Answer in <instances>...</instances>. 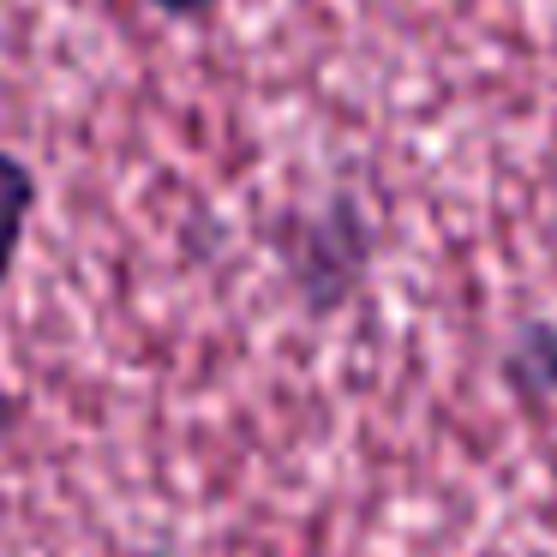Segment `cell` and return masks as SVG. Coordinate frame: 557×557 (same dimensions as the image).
<instances>
[{"label":"cell","instance_id":"obj_1","mask_svg":"<svg viewBox=\"0 0 557 557\" xmlns=\"http://www.w3.org/2000/svg\"><path fill=\"white\" fill-rule=\"evenodd\" d=\"M282 270H288L294 294L312 312H336L354 294V282L366 276V216L360 205L336 198L330 210L294 216L282 234Z\"/></svg>","mask_w":557,"mask_h":557},{"label":"cell","instance_id":"obj_2","mask_svg":"<svg viewBox=\"0 0 557 557\" xmlns=\"http://www.w3.org/2000/svg\"><path fill=\"white\" fill-rule=\"evenodd\" d=\"M504 384L521 401H557V324L528 318L504 348Z\"/></svg>","mask_w":557,"mask_h":557},{"label":"cell","instance_id":"obj_3","mask_svg":"<svg viewBox=\"0 0 557 557\" xmlns=\"http://www.w3.org/2000/svg\"><path fill=\"white\" fill-rule=\"evenodd\" d=\"M30 205H37V174H30V162H18L13 150H0V288L13 276L18 246H25Z\"/></svg>","mask_w":557,"mask_h":557},{"label":"cell","instance_id":"obj_4","mask_svg":"<svg viewBox=\"0 0 557 557\" xmlns=\"http://www.w3.org/2000/svg\"><path fill=\"white\" fill-rule=\"evenodd\" d=\"M162 13H205V7H216V0H157Z\"/></svg>","mask_w":557,"mask_h":557}]
</instances>
